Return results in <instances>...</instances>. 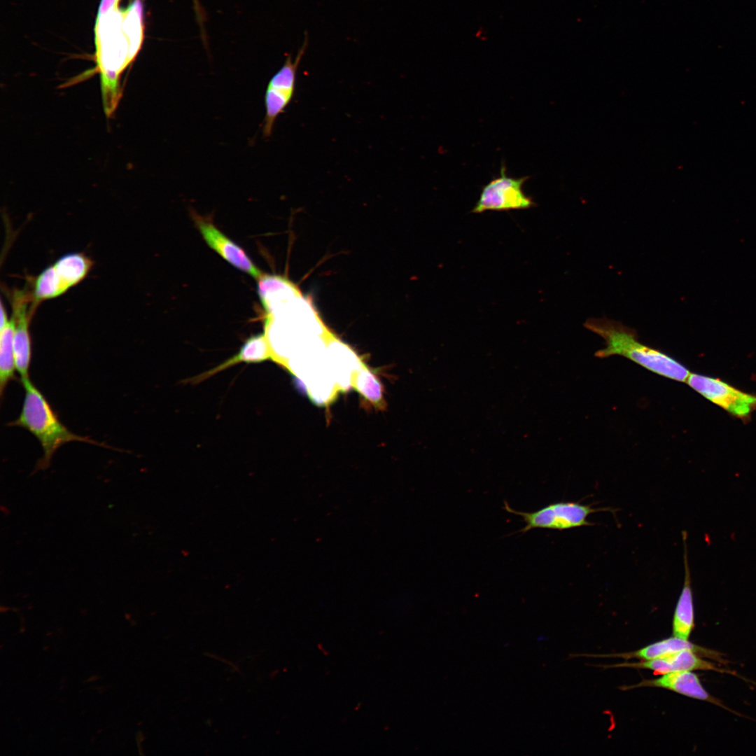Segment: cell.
Segmentation results:
<instances>
[{"instance_id":"4","label":"cell","mask_w":756,"mask_h":756,"mask_svg":"<svg viewBox=\"0 0 756 756\" xmlns=\"http://www.w3.org/2000/svg\"><path fill=\"white\" fill-rule=\"evenodd\" d=\"M93 262L83 253H70L58 258L32 280L31 294L38 306L43 300L57 298L81 282Z\"/></svg>"},{"instance_id":"19","label":"cell","mask_w":756,"mask_h":756,"mask_svg":"<svg viewBox=\"0 0 756 756\" xmlns=\"http://www.w3.org/2000/svg\"><path fill=\"white\" fill-rule=\"evenodd\" d=\"M192 3H193V7H194V10H195V12L197 22H198V24H199V25L200 27V29L202 30V36H204V28H203L204 15H203V11H202L201 5H200V4L199 2V0H192Z\"/></svg>"},{"instance_id":"11","label":"cell","mask_w":756,"mask_h":756,"mask_svg":"<svg viewBox=\"0 0 756 756\" xmlns=\"http://www.w3.org/2000/svg\"><path fill=\"white\" fill-rule=\"evenodd\" d=\"M610 667H631L652 670L655 675H664L668 673L685 671H713L718 673H726L735 675L733 671L722 668L715 664L703 659L696 652L685 650L677 652L667 656L652 659L650 660H641L639 662H624Z\"/></svg>"},{"instance_id":"15","label":"cell","mask_w":756,"mask_h":756,"mask_svg":"<svg viewBox=\"0 0 756 756\" xmlns=\"http://www.w3.org/2000/svg\"><path fill=\"white\" fill-rule=\"evenodd\" d=\"M686 537L685 532H682V539L684 542L685 578L684 584L673 614L672 630L673 636L684 640H689L695 624L693 592L687 558Z\"/></svg>"},{"instance_id":"16","label":"cell","mask_w":756,"mask_h":756,"mask_svg":"<svg viewBox=\"0 0 756 756\" xmlns=\"http://www.w3.org/2000/svg\"><path fill=\"white\" fill-rule=\"evenodd\" d=\"M300 293L295 284L283 276L262 274L258 279V293L267 314Z\"/></svg>"},{"instance_id":"3","label":"cell","mask_w":756,"mask_h":756,"mask_svg":"<svg viewBox=\"0 0 756 756\" xmlns=\"http://www.w3.org/2000/svg\"><path fill=\"white\" fill-rule=\"evenodd\" d=\"M21 383L25 390L22 408L19 416L8 425L22 427L38 439L43 450V456L37 464L38 468H48L58 448L71 441L107 447L88 437L80 436L69 430L60 421L45 396L32 384L30 379Z\"/></svg>"},{"instance_id":"12","label":"cell","mask_w":756,"mask_h":756,"mask_svg":"<svg viewBox=\"0 0 756 756\" xmlns=\"http://www.w3.org/2000/svg\"><path fill=\"white\" fill-rule=\"evenodd\" d=\"M643 687L668 690L690 698L712 703L729 710L719 700L710 695L701 685L699 676L690 671L668 673L662 675L659 678L645 679L634 685L622 687V690Z\"/></svg>"},{"instance_id":"5","label":"cell","mask_w":756,"mask_h":756,"mask_svg":"<svg viewBox=\"0 0 756 756\" xmlns=\"http://www.w3.org/2000/svg\"><path fill=\"white\" fill-rule=\"evenodd\" d=\"M505 510L523 518L526 525L520 531L526 533L533 528L563 531L594 525L588 521V517L604 509L594 508L592 505L577 502H556L538 510L526 512L515 510L505 502Z\"/></svg>"},{"instance_id":"2","label":"cell","mask_w":756,"mask_h":756,"mask_svg":"<svg viewBox=\"0 0 756 756\" xmlns=\"http://www.w3.org/2000/svg\"><path fill=\"white\" fill-rule=\"evenodd\" d=\"M584 326L606 342V347L597 351L596 357L622 356L654 373L678 382H686L690 374L688 369L673 357L640 342L636 332L620 322L607 318H589Z\"/></svg>"},{"instance_id":"14","label":"cell","mask_w":756,"mask_h":756,"mask_svg":"<svg viewBox=\"0 0 756 756\" xmlns=\"http://www.w3.org/2000/svg\"><path fill=\"white\" fill-rule=\"evenodd\" d=\"M685 650L694 651L702 657L712 659L721 663L725 662L722 654L718 652L695 645L689 640H684L676 636L652 643L634 652L604 655L603 657H620L625 659L636 658L641 660H650Z\"/></svg>"},{"instance_id":"13","label":"cell","mask_w":756,"mask_h":756,"mask_svg":"<svg viewBox=\"0 0 756 756\" xmlns=\"http://www.w3.org/2000/svg\"><path fill=\"white\" fill-rule=\"evenodd\" d=\"M329 367L340 391L352 385L354 375L363 365L354 351L330 333L326 342Z\"/></svg>"},{"instance_id":"6","label":"cell","mask_w":756,"mask_h":756,"mask_svg":"<svg viewBox=\"0 0 756 756\" xmlns=\"http://www.w3.org/2000/svg\"><path fill=\"white\" fill-rule=\"evenodd\" d=\"M500 173L499 177L493 178L482 187L479 197L472 210V213L522 210L536 205L532 197L523 191V186L529 176H507L503 163Z\"/></svg>"},{"instance_id":"10","label":"cell","mask_w":756,"mask_h":756,"mask_svg":"<svg viewBox=\"0 0 756 756\" xmlns=\"http://www.w3.org/2000/svg\"><path fill=\"white\" fill-rule=\"evenodd\" d=\"M192 218L207 245L234 267L258 279L263 273L246 252L221 231L212 221L191 211Z\"/></svg>"},{"instance_id":"7","label":"cell","mask_w":756,"mask_h":756,"mask_svg":"<svg viewBox=\"0 0 756 756\" xmlns=\"http://www.w3.org/2000/svg\"><path fill=\"white\" fill-rule=\"evenodd\" d=\"M307 46L305 38L296 57L288 55L284 64L270 80L265 93V115L262 133L265 138L271 136L275 121L293 99L295 90L296 74L301 59Z\"/></svg>"},{"instance_id":"1","label":"cell","mask_w":756,"mask_h":756,"mask_svg":"<svg viewBox=\"0 0 756 756\" xmlns=\"http://www.w3.org/2000/svg\"><path fill=\"white\" fill-rule=\"evenodd\" d=\"M125 13V9L118 6L98 12L94 26L97 67L108 116L115 111L122 94L120 74L136 56L124 29Z\"/></svg>"},{"instance_id":"17","label":"cell","mask_w":756,"mask_h":756,"mask_svg":"<svg viewBox=\"0 0 756 756\" xmlns=\"http://www.w3.org/2000/svg\"><path fill=\"white\" fill-rule=\"evenodd\" d=\"M14 321L12 317L1 326L0 335V393L3 397L9 382L16 379L14 352Z\"/></svg>"},{"instance_id":"9","label":"cell","mask_w":756,"mask_h":756,"mask_svg":"<svg viewBox=\"0 0 756 756\" xmlns=\"http://www.w3.org/2000/svg\"><path fill=\"white\" fill-rule=\"evenodd\" d=\"M11 317L14 321V352L15 366L20 382L29 379L31 358V340L29 325L36 307L33 304L31 292L15 290L10 293Z\"/></svg>"},{"instance_id":"18","label":"cell","mask_w":756,"mask_h":756,"mask_svg":"<svg viewBox=\"0 0 756 756\" xmlns=\"http://www.w3.org/2000/svg\"><path fill=\"white\" fill-rule=\"evenodd\" d=\"M351 386L374 406L379 408L384 406L382 384L375 374L364 365L355 374Z\"/></svg>"},{"instance_id":"8","label":"cell","mask_w":756,"mask_h":756,"mask_svg":"<svg viewBox=\"0 0 756 756\" xmlns=\"http://www.w3.org/2000/svg\"><path fill=\"white\" fill-rule=\"evenodd\" d=\"M686 382L696 392L734 416L746 419L756 410V395L741 391L719 379L690 373Z\"/></svg>"}]
</instances>
